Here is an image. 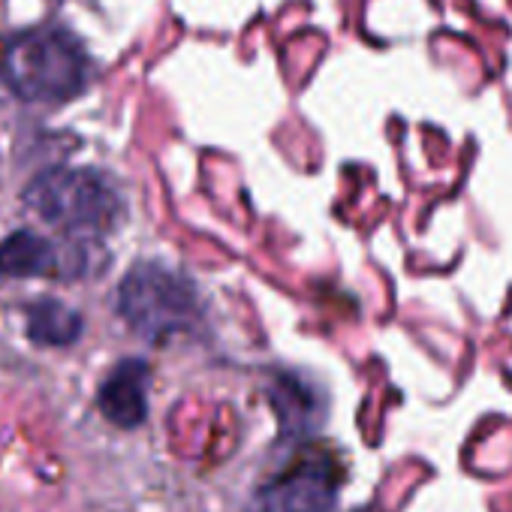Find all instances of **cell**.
Instances as JSON below:
<instances>
[{
  "instance_id": "1",
  "label": "cell",
  "mask_w": 512,
  "mask_h": 512,
  "mask_svg": "<svg viewBox=\"0 0 512 512\" xmlns=\"http://www.w3.org/2000/svg\"><path fill=\"white\" fill-rule=\"evenodd\" d=\"M91 61L82 43L64 28L19 34L0 55V79L28 103H64L82 94Z\"/></svg>"
},
{
  "instance_id": "2",
  "label": "cell",
  "mask_w": 512,
  "mask_h": 512,
  "mask_svg": "<svg viewBox=\"0 0 512 512\" xmlns=\"http://www.w3.org/2000/svg\"><path fill=\"white\" fill-rule=\"evenodd\" d=\"M25 205L70 235H100L121 214L109 178L94 169H49L25 187Z\"/></svg>"
},
{
  "instance_id": "3",
  "label": "cell",
  "mask_w": 512,
  "mask_h": 512,
  "mask_svg": "<svg viewBox=\"0 0 512 512\" xmlns=\"http://www.w3.org/2000/svg\"><path fill=\"white\" fill-rule=\"evenodd\" d=\"M118 311L136 335L154 344L196 329L202 317L196 287L184 275L151 263L127 272L118 287Z\"/></svg>"
},
{
  "instance_id": "4",
  "label": "cell",
  "mask_w": 512,
  "mask_h": 512,
  "mask_svg": "<svg viewBox=\"0 0 512 512\" xmlns=\"http://www.w3.org/2000/svg\"><path fill=\"white\" fill-rule=\"evenodd\" d=\"M338 467L332 458L305 455L253 497V512H326L338 497Z\"/></svg>"
},
{
  "instance_id": "5",
  "label": "cell",
  "mask_w": 512,
  "mask_h": 512,
  "mask_svg": "<svg viewBox=\"0 0 512 512\" xmlns=\"http://www.w3.org/2000/svg\"><path fill=\"white\" fill-rule=\"evenodd\" d=\"M148 365L142 359L121 362L97 392V404L118 428H139L148 419Z\"/></svg>"
},
{
  "instance_id": "6",
  "label": "cell",
  "mask_w": 512,
  "mask_h": 512,
  "mask_svg": "<svg viewBox=\"0 0 512 512\" xmlns=\"http://www.w3.org/2000/svg\"><path fill=\"white\" fill-rule=\"evenodd\" d=\"M58 269L52 241L31 229H19L0 241V272L10 278H46Z\"/></svg>"
},
{
  "instance_id": "7",
  "label": "cell",
  "mask_w": 512,
  "mask_h": 512,
  "mask_svg": "<svg viewBox=\"0 0 512 512\" xmlns=\"http://www.w3.org/2000/svg\"><path fill=\"white\" fill-rule=\"evenodd\" d=\"M28 335L43 347H70L82 338V317L64 302L43 299L28 311Z\"/></svg>"
}]
</instances>
